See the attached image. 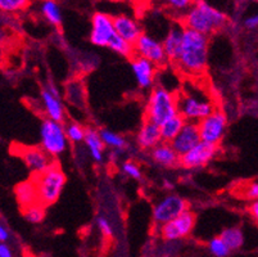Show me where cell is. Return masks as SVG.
Returning <instances> with one entry per match:
<instances>
[{
    "mask_svg": "<svg viewBox=\"0 0 258 257\" xmlns=\"http://www.w3.org/2000/svg\"><path fill=\"white\" fill-rule=\"evenodd\" d=\"M210 39L207 35L190 28L184 30L181 52L176 65L184 74L190 76H201L208 65Z\"/></svg>",
    "mask_w": 258,
    "mask_h": 257,
    "instance_id": "6da1fadb",
    "label": "cell"
},
{
    "mask_svg": "<svg viewBox=\"0 0 258 257\" xmlns=\"http://www.w3.org/2000/svg\"><path fill=\"white\" fill-rule=\"evenodd\" d=\"M226 22V14L213 8L205 0H197L182 18L185 28H190L207 36L221 30Z\"/></svg>",
    "mask_w": 258,
    "mask_h": 257,
    "instance_id": "7a4b0ae2",
    "label": "cell"
},
{
    "mask_svg": "<svg viewBox=\"0 0 258 257\" xmlns=\"http://www.w3.org/2000/svg\"><path fill=\"white\" fill-rule=\"evenodd\" d=\"M177 113V94L163 85L154 86L145 103V120L161 126Z\"/></svg>",
    "mask_w": 258,
    "mask_h": 257,
    "instance_id": "3957f363",
    "label": "cell"
},
{
    "mask_svg": "<svg viewBox=\"0 0 258 257\" xmlns=\"http://www.w3.org/2000/svg\"><path fill=\"white\" fill-rule=\"evenodd\" d=\"M34 183L36 185L37 202L46 207L51 206L59 199L67 183V178L62 169L54 164L43 174L35 175Z\"/></svg>",
    "mask_w": 258,
    "mask_h": 257,
    "instance_id": "277c9868",
    "label": "cell"
},
{
    "mask_svg": "<svg viewBox=\"0 0 258 257\" xmlns=\"http://www.w3.org/2000/svg\"><path fill=\"white\" fill-rule=\"evenodd\" d=\"M210 96L199 90H187L177 94V112L186 122L199 124L215 111Z\"/></svg>",
    "mask_w": 258,
    "mask_h": 257,
    "instance_id": "5b68a950",
    "label": "cell"
},
{
    "mask_svg": "<svg viewBox=\"0 0 258 257\" xmlns=\"http://www.w3.org/2000/svg\"><path fill=\"white\" fill-rule=\"evenodd\" d=\"M69 138L66 134V126L62 122L50 119H44L40 125V147L43 148L51 159L59 157L67 150Z\"/></svg>",
    "mask_w": 258,
    "mask_h": 257,
    "instance_id": "8992f818",
    "label": "cell"
},
{
    "mask_svg": "<svg viewBox=\"0 0 258 257\" xmlns=\"http://www.w3.org/2000/svg\"><path fill=\"white\" fill-rule=\"evenodd\" d=\"M187 210V202L185 201L181 195L176 193H170L162 197L153 207L152 219L156 225H165L170 223L173 219L180 216L182 212Z\"/></svg>",
    "mask_w": 258,
    "mask_h": 257,
    "instance_id": "52a82bcc",
    "label": "cell"
},
{
    "mask_svg": "<svg viewBox=\"0 0 258 257\" xmlns=\"http://www.w3.org/2000/svg\"><path fill=\"white\" fill-rule=\"evenodd\" d=\"M202 141L219 145L224 139L227 129V117L222 111L215 110L210 116L198 124Z\"/></svg>",
    "mask_w": 258,
    "mask_h": 257,
    "instance_id": "ba28073f",
    "label": "cell"
},
{
    "mask_svg": "<svg viewBox=\"0 0 258 257\" xmlns=\"http://www.w3.org/2000/svg\"><path fill=\"white\" fill-rule=\"evenodd\" d=\"M116 36L113 18L108 14L97 12L91 17V31L90 42L99 48H108L112 39Z\"/></svg>",
    "mask_w": 258,
    "mask_h": 257,
    "instance_id": "9c48e42d",
    "label": "cell"
},
{
    "mask_svg": "<svg viewBox=\"0 0 258 257\" xmlns=\"http://www.w3.org/2000/svg\"><path fill=\"white\" fill-rule=\"evenodd\" d=\"M194 226H196V215L190 210H186L172 221L162 225L159 233L161 237L167 242H176L190 235Z\"/></svg>",
    "mask_w": 258,
    "mask_h": 257,
    "instance_id": "30bf717a",
    "label": "cell"
},
{
    "mask_svg": "<svg viewBox=\"0 0 258 257\" xmlns=\"http://www.w3.org/2000/svg\"><path fill=\"white\" fill-rule=\"evenodd\" d=\"M219 145L201 141L199 144L180 157V166L186 170H198L207 166L219 153Z\"/></svg>",
    "mask_w": 258,
    "mask_h": 257,
    "instance_id": "8fae6325",
    "label": "cell"
},
{
    "mask_svg": "<svg viewBox=\"0 0 258 257\" xmlns=\"http://www.w3.org/2000/svg\"><path fill=\"white\" fill-rule=\"evenodd\" d=\"M40 99H41V105H43V110L46 115V119L54 120V121L63 124L66 119V110L62 96H60L57 86L51 84V82H48V85L41 89Z\"/></svg>",
    "mask_w": 258,
    "mask_h": 257,
    "instance_id": "7c38bea8",
    "label": "cell"
},
{
    "mask_svg": "<svg viewBox=\"0 0 258 257\" xmlns=\"http://www.w3.org/2000/svg\"><path fill=\"white\" fill-rule=\"evenodd\" d=\"M134 50H135V56L151 61L156 66H162L167 62L163 44L152 35L143 34L135 42Z\"/></svg>",
    "mask_w": 258,
    "mask_h": 257,
    "instance_id": "4fadbf2b",
    "label": "cell"
},
{
    "mask_svg": "<svg viewBox=\"0 0 258 257\" xmlns=\"http://www.w3.org/2000/svg\"><path fill=\"white\" fill-rule=\"evenodd\" d=\"M131 71L140 89L152 90L154 88L157 75V66L154 63L142 57L134 56V58H131Z\"/></svg>",
    "mask_w": 258,
    "mask_h": 257,
    "instance_id": "5bb4252c",
    "label": "cell"
},
{
    "mask_svg": "<svg viewBox=\"0 0 258 257\" xmlns=\"http://www.w3.org/2000/svg\"><path fill=\"white\" fill-rule=\"evenodd\" d=\"M202 141L201 134H199L198 124L194 122H186L184 127L181 129L177 136L171 141L170 144L172 145L176 153L181 157L182 155L187 153L189 150L193 149L197 144H199Z\"/></svg>",
    "mask_w": 258,
    "mask_h": 257,
    "instance_id": "9a60e30c",
    "label": "cell"
},
{
    "mask_svg": "<svg viewBox=\"0 0 258 257\" xmlns=\"http://www.w3.org/2000/svg\"><path fill=\"white\" fill-rule=\"evenodd\" d=\"M23 162L35 175L43 174L54 165L51 157L41 147H29L21 152Z\"/></svg>",
    "mask_w": 258,
    "mask_h": 257,
    "instance_id": "2e32d148",
    "label": "cell"
},
{
    "mask_svg": "<svg viewBox=\"0 0 258 257\" xmlns=\"http://www.w3.org/2000/svg\"><path fill=\"white\" fill-rule=\"evenodd\" d=\"M113 25L117 35L121 36L125 41L130 42L131 45H135V42L144 34L142 26L138 23V21L126 14H119V16L113 17Z\"/></svg>",
    "mask_w": 258,
    "mask_h": 257,
    "instance_id": "e0dca14e",
    "label": "cell"
},
{
    "mask_svg": "<svg viewBox=\"0 0 258 257\" xmlns=\"http://www.w3.org/2000/svg\"><path fill=\"white\" fill-rule=\"evenodd\" d=\"M135 143H137L140 149L152 150L162 143L161 127L158 125L153 124V122L145 120L142 126H140L139 131H138Z\"/></svg>",
    "mask_w": 258,
    "mask_h": 257,
    "instance_id": "ac0fdd59",
    "label": "cell"
},
{
    "mask_svg": "<svg viewBox=\"0 0 258 257\" xmlns=\"http://www.w3.org/2000/svg\"><path fill=\"white\" fill-rule=\"evenodd\" d=\"M184 30L185 27L181 25L172 26V27H170L167 34H166L163 41H162L163 48H165L166 57H167V61H170V62L176 63L177 60H179L180 52H181L182 39H184Z\"/></svg>",
    "mask_w": 258,
    "mask_h": 257,
    "instance_id": "d6986e66",
    "label": "cell"
},
{
    "mask_svg": "<svg viewBox=\"0 0 258 257\" xmlns=\"http://www.w3.org/2000/svg\"><path fill=\"white\" fill-rule=\"evenodd\" d=\"M151 159L158 166L163 169H173L180 166V156L176 153L170 143L162 141L161 144L151 150Z\"/></svg>",
    "mask_w": 258,
    "mask_h": 257,
    "instance_id": "ffe728a7",
    "label": "cell"
},
{
    "mask_svg": "<svg viewBox=\"0 0 258 257\" xmlns=\"http://www.w3.org/2000/svg\"><path fill=\"white\" fill-rule=\"evenodd\" d=\"M84 144H85L86 149L89 150V155L93 159V161L103 162L104 159V143H103L102 138H100V133L97 129H93V127H88L86 129V135L85 140H84Z\"/></svg>",
    "mask_w": 258,
    "mask_h": 257,
    "instance_id": "44dd1931",
    "label": "cell"
},
{
    "mask_svg": "<svg viewBox=\"0 0 258 257\" xmlns=\"http://www.w3.org/2000/svg\"><path fill=\"white\" fill-rule=\"evenodd\" d=\"M186 124L184 117L181 115H175L171 119H168L167 121H165L163 124L161 125V136H162V141H165V143H171L173 139L177 136V134L181 131V129L184 127V125Z\"/></svg>",
    "mask_w": 258,
    "mask_h": 257,
    "instance_id": "7402d4cb",
    "label": "cell"
},
{
    "mask_svg": "<svg viewBox=\"0 0 258 257\" xmlns=\"http://www.w3.org/2000/svg\"><path fill=\"white\" fill-rule=\"evenodd\" d=\"M16 197L22 207H29L37 202L36 185L34 181H26L16 188Z\"/></svg>",
    "mask_w": 258,
    "mask_h": 257,
    "instance_id": "603a6c76",
    "label": "cell"
},
{
    "mask_svg": "<svg viewBox=\"0 0 258 257\" xmlns=\"http://www.w3.org/2000/svg\"><path fill=\"white\" fill-rule=\"evenodd\" d=\"M40 12L43 17L53 26H60L63 20L62 9L55 0H43L40 4Z\"/></svg>",
    "mask_w": 258,
    "mask_h": 257,
    "instance_id": "cb8c5ba5",
    "label": "cell"
},
{
    "mask_svg": "<svg viewBox=\"0 0 258 257\" xmlns=\"http://www.w3.org/2000/svg\"><path fill=\"white\" fill-rule=\"evenodd\" d=\"M220 237L222 238V240L229 246V248L231 251H238V249H240L244 246V242H245L243 230L240 228H238V226L226 228V229L222 230Z\"/></svg>",
    "mask_w": 258,
    "mask_h": 257,
    "instance_id": "d4e9b609",
    "label": "cell"
},
{
    "mask_svg": "<svg viewBox=\"0 0 258 257\" xmlns=\"http://www.w3.org/2000/svg\"><path fill=\"white\" fill-rule=\"evenodd\" d=\"M99 133L105 147L112 148V149L117 150V152L126 149L128 147L127 140L122 135H119V134L114 133V131L108 130V129H102Z\"/></svg>",
    "mask_w": 258,
    "mask_h": 257,
    "instance_id": "484cf974",
    "label": "cell"
},
{
    "mask_svg": "<svg viewBox=\"0 0 258 257\" xmlns=\"http://www.w3.org/2000/svg\"><path fill=\"white\" fill-rule=\"evenodd\" d=\"M108 49H111L118 56L123 57V58H134L135 56V50H134V45H131L130 42L125 41L121 36H118L116 32V36L112 39L111 44L108 46Z\"/></svg>",
    "mask_w": 258,
    "mask_h": 257,
    "instance_id": "4316f807",
    "label": "cell"
},
{
    "mask_svg": "<svg viewBox=\"0 0 258 257\" xmlns=\"http://www.w3.org/2000/svg\"><path fill=\"white\" fill-rule=\"evenodd\" d=\"M208 252L211 253V256L213 257H229L231 254V249L229 248L226 243H225L222 238L220 237H213L208 240L207 243Z\"/></svg>",
    "mask_w": 258,
    "mask_h": 257,
    "instance_id": "83f0119b",
    "label": "cell"
},
{
    "mask_svg": "<svg viewBox=\"0 0 258 257\" xmlns=\"http://www.w3.org/2000/svg\"><path fill=\"white\" fill-rule=\"evenodd\" d=\"M66 134L71 143L79 144V143H84L85 140L86 129L79 122H70L66 125Z\"/></svg>",
    "mask_w": 258,
    "mask_h": 257,
    "instance_id": "f1b7e54d",
    "label": "cell"
},
{
    "mask_svg": "<svg viewBox=\"0 0 258 257\" xmlns=\"http://www.w3.org/2000/svg\"><path fill=\"white\" fill-rule=\"evenodd\" d=\"M23 216L29 223L40 224L45 218V210H44V206H41L40 203L31 204V206L26 207L25 211H23Z\"/></svg>",
    "mask_w": 258,
    "mask_h": 257,
    "instance_id": "f546056e",
    "label": "cell"
},
{
    "mask_svg": "<svg viewBox=\"0 0 258 257\" xmlns=\"http://www.w3.org/2000/svg\"><path fill=\"white\" fill-rule=\"evenodd\" d=\"M121 173L133 180H140L143 176L142 169L134 161H125L121 164Z\"/></svg>",
    "mask_w": 258,
    "mask_h": 257,
    "instance_id": "4dcf8cb0",
    "label": "cell"
},
{
    "mask_svg": "<svg viewBox=\"0 0 258 257\" xmlns=\"http://www.w3.org/2000/svg\"><path fill=\"white\" fill-rule=\"evenodd\" d=\"M29 6V0H0V11L9 12H18L25 9Z\"/></svg>",
    "mask_w": 258,
    "mask_h": 257,
    "instance_id": "1f68e13d",
    "label": "cell"
},
{
    "mask_svg": "<svg viewBox=\"0 0 258 257\" xmlns=\"http://www.w3.org/2000/svg\"><path fill=\"white\" fill-rule=\"evenodd\" d=\"M97 226H98V229L100 230V233H102L105 238L113 237V233H114L113 226H112V224L109 223V221H108L104 216H98Z\"/></svg>",
    "mask_w": 258,
    "mask_h": 257,
    "instance_id": "d6a6232c",
    "label": "cell"
},
{
    "mask_svg": "<svg viewBox=\"0 0 258 257\" xmlns=\"http://www.w3.org/2000/svg\"><path fill=\"white\" fill-rule=\"evenodd\" d=\"M67 88H70L72 91H75V95L67 98V100H69L70 103H72V105L76 106V107L81 106L79 102V99H77V94H79V95H84V86L81 85V82L72 81V82H70V84H67Z\"/></svg>",
    "mask_w": 258,
    "mask_h": 257,
    "instance_id": "836d02e7",
    "label": "cell"
},
{
    "mask_svg": "<svg viewBox=\"0 0 258 257\" xmlns=\"http://www.w3.org/2000/svg\"><path fill=\"white\" fill-rule=\"evenodd\" d=\"M167 7L175 9V11H189L190 7L196 2L194 0H163Z\"/></svg>",
    "mask_w": 258,
    "mask_h": 257,
    "instance_id": "e575fe53",
    "label": "cell"
},
{
    "mask_svg": "<svg viewBox=\"0 0 258 257\" xmlns=\"http://www.w3.org/2000/svg\"><path fill=\"white\" fill-rule=\"evenodd\" d=\"M243 194L248 201H258V181H252L250 184H248L245 189L243 190Z\"/></svg>",
    "mask_w": 258,
    "mask_h": 257,
    "instance_id": "d590c367",
    "label": "cell"
},
{
    "mask_svg": "<svg viewBox=\"0 0 258 257\" xmlns=\"http://www.w3.org/2000/svg\"><path fill=\"white\" fill-rule=\"evenodd\" d=\"M12 235L11 232H9L8 226L4 225L2 221H0V243H8L11 240Z\"/></svg>",
    "mask_w": 258,
    "mask_h": 257,
    "instance_id": "8d00e7d4",
    "label": "cell"
},
{
    "mask_svg": "<svg viewBox=\"0 0 258 257\" xmlns=\"http://www.w3.org/2000/svg\"><path fill=\"white\" fill-rule=\"evenodd\" d=\"M0 257H15V252L8 243H0Z\"/></svg>",
    "mask_w": 258,
    "mask_h": 257,
    "instance_id": "74e56055",
    "label": "cell"
},
{
    "mask_svg": "<svg viewBox=\"0 0 258 257\" xmlns=\"http://www.w3.org/2000/svg\"><path fill=\"white\" fill-rule=\"evenodd\" d=\"M244 26L249 30L252 28H257L258 27V13L257 14H253L250 17H248L247 20L244 21Z\"/></svg>",
    "mask_w": 258,
    "mask_h": 257,
    "instance_id": "f35d334b",
    "label": "cell"
},
{
    "mask_svg": "<svg viewBox=\"0 0 258 257\" xmlns=\"http://www.w3.org/2000/svg\"><path fill=\"white\" fill-rule=\"evenodd\" d=\"M248 211H249L250 218H252L253 221H254V223L258 225V201L252 202Z\"/></svg>",
    "mask_w": 258,
    "mask_h": 257,
    "instance_id": "ab89813d",
    "label": "cell"
},
{
    "mask_svg": "<svg viewBox=\"0 0 258 257\" xmlns=\"http://www.w3.org/2000/svg\"><path fill=\"white\" fill-rule=\"evenodd\" d=\"M134 2L138 4H148V3H151L152 0H134Z\"/></svg>",
    "mask_w": 258,
    "mask_h": 257,
    "instance_id": "60d3db41",
    "label": "cell"
},
{
    "mask_svg": "<svg viewBox=\"0 0 258 257\" xmlns=\"http://www.w3.org/2000/svg\"><path fill=\"white\" fill-rule=\"evenodd\" d=\"M241 2H245V0H241Z\"/></svg>",
    "mask_w": 258,
    "mask_h": 257,
    "instance_id": "b9f144b4",
    "label": "cell"
},
{
    "mask_svg": "<svg viewBox=\"0 0 258 257\" xmlns=\"http://www.w3.org/2000/svg\"><path fill=\"white\" fill-rule=\"evenodd\" d=\"M255 2H257V3H258V0H255Z\"/></svg>",
    "mask_w": 258,
    "mask_h": 257,
    "instance_id": "7bdbcfd3",
    "label": "cell"
}]
</instances>
